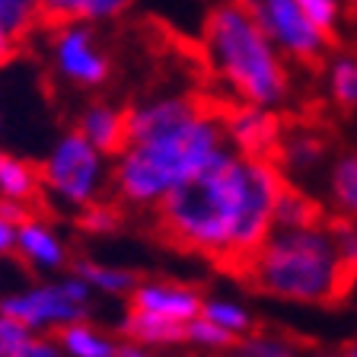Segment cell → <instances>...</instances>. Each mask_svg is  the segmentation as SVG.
I'll use <instances>...</instances> for the list:
<instances>
[{"mask_svg":"<svg viewBox=\"0 0 357 357\" xmlns=\"http://www.w3.org/2000/svg\"><path fill=\"white\" fill-rule=\"evenodd\" d=\"M338 357H357V342H354V344H348V348H344Z\"/></svg>","mask_w":357,"mask_h":357,"instance_id":"cell-35","label":"cell"},{"mask_svg":"<svg viewBox=\"0 0 357 357\" xmlns=\"http://www.w3.org/2000/svg\"><path fill=\"white\" fill-rule=\"evenodd\" d=\"M16 249V223H10L7 217H0V261L10 259Z\"/></svg>","mask_w":357,"mask_h":357,"instance_id":"cell-32","label":"cell"},{"mask_svg":"<svg viewBox=\"0 0 357 357\" xmlns=\"http://www.w3.org/2000/svg\"><path fill=\"white\" fill-rule=\"evenodd\" d=\"M243 275L265 297L303 306L335 303L354 284V275L335 252L326 223L275 230L245 259Z\"/></svg>","mask_w":357,"mask_h":357,"instance_id":"cell-4","label":"cell"},{"mask_svg":"<svg viewBox=\"0 0 357 357\" xmlns=\"http://www.w3.org/2000/svg\"><path fill=\"white\" fill-rule=\"evenodd\" d=\"M0 26L26 38L38 26V0H0Z\"/></svg>","mask_w":357,"mask_h":357,"instance_id":"cell-26","label":"cell"},{"mask_svg":"<svg viewBox=\"0 0 357 357\" xmlns=\"http://www.w3.org/2000/svg\"><path fill=\"white\" fill-rule=\"evenodd\" d=\"M204 102L185 93H166V96H153L144 102H134L125 109V128H128V144H141L147 137L176 128L178 121L192 119Z\"/></svg>","mask_w":357,"mask_h":357,"instance_id":"cell-12","label":"cell"},{"mask_svg":"<svg viewBox=\"0 0 357 357\" xmlns=\"http://www.w3.org/2000/svg\"><path fill=\"white\" fill-rule=\"evenodd\" d=\"M20 45H22L20 36H13L10 29H3V26H0V67H7L10 61L20 54Z\"/></svg>","mask_w":357,"mask_h":357,"instance_id":"cell-31","label":"cell"},{"mask_svg":"<svg viewBox=\"0 0 357 357\" xmlns=\"http://www.w3.org/2000/svg\"><path fill=\"white\" fill-rule=\"evenodd\" d=\"M223 134L227 144L245 156H275L284 128L275 109L239 102L230 112H223Z\"/></svg>","mask_w":357,"mask_h":357,"instance_id":"cell-11","label":"cell"},{"mask_svg":"<svg viewBox=\"0 0 357 357\" xmlns=\"http://www.w3.org/2000/svg\"><path fill=\"white\" fill-rule=\"evenodd\" d=\"M119 335L131 338V342H141L147 348H176V344H185V326H176L169 319H160V316H150V312H137L128 310L119 322Z\"/></svg>","mask_w":357,"mask_h":357,"instance_id":"cell-18","label":"cell"},{"mask_svg":"<svg viewBox=\"0 0 357 357\" xmlns=\"http://www.w3.org/2000/svg\"><path fill=\"white\" fill-rule=\"evenodd\" d=\"M0 217H7L10 223H20L29 217V208H26V204H16V201H0Z\"/></svg>","mask_w":357,"mask_h":357,"instance_id":"cell-34","label":"cell"},{"mask_svg":"<svg viewBox=\"0 0 357 357\" xmlns=\"http://www.w3.org/2000/svg\"><path fill=\"white\" fill-rule=\"evenodd\" d=\"M328 233H332L335 252L344 261L351 275L357 278V220H348V217H338L335 223H326Z\"/></svg>","mask_w":357,"mask_h":357,"instance_id":"cell-29","label":"cell"},{"mask_svg":"<svg viewBox=\"0 0 357 357\" xmlns=\"http://www.w3.org/2000/svg\"><path fill=\"white\" fill-rule=\"evenodd\" d=\"M245 7L287 64H316L326 58L332 36L300 10L297 0H245Z\"/></svg>","mask_w":357,"mask_h":357,"instance_id":"cell-7","label":"cell"},{"mask_svg":"<svg viewBox=\"0 0 357 357\" xmlns=\"http://www.w3.org/2000/svg\"><path fill=\"white\" fill-rule=\"evenodd\" d=\"M42 172V195L61 211H83L93 201L105 198L112 185V156L96 150L80 131H64L54 137L45 160L38 163Z\"/></svg>","mask_w":357,"mask_h":357,"instance_id":"cell-5","label":"cell"},{"mask_svg":"<svg viewBox=\"0 0 357 357\" xmlns=\"http://www.w3.org/2000/svg\"><path fill=\"white\" fill-rule=\"evenodd\" d=\"M354 3H357V0H354Z\"/></svg>","mask_w":357,"mask_h":357,"instance_id":"cell-37","label":"cell"},{"mask_svg":"<svg viewBox=\"0 0 357 357\" xmlns=\"http://www.w3.org/2000/svg\"><path fill=\"white\" fill-rule=\"evenodd\" d=\"M74 128L96 150H102L105 156H119L128 144L125 109L115 105V102H109V99H93L89 105H83V112L77 115Z\"/></svg>","mask_w":357,"mask_h":357,"instance_id":"cell-13","label":"cell"},{"mask_svg":"<svg viewBox=\"0 0 357 357\" xmlns=\"http://www.w3.org/2000/svg\"><path fill=\"white\" fill-rule=\"evenodd\" d=\"M42 198V172L36 163L13 153H0V201L36 204Z\"/></svg>","mask_w":357,"mask_h":357,"instance_id":"cell-17","label":"cell"},{"mask_svg":"<svg viewBox=\"0 0 357 357\" xmlns=\"http://www.w3.org/2000/svg\"><path fill=\"white\" fill-rule=\"evenodd\" d=\"M115 357H156V351H153V348H147V344H141V342L121 338L119 348H115Z\"/></svg>","mask_w":357,"mask_h":357,"instance_id":"cell-33","label":"cell"},{"mask_svg":"<svg viewBox=\"0 0 357 357\" xmlns=\"http://www.w3.org/2000/svg\"><path fill=\"white\" fill-rule=\"evenodd\" d=\"M0 357H61V348L52 335L29 332L13 342H0Z\"/></svg>","mask_w":357,"mask_h":357,"instance_id":"cell-28","label":"cell"},{"mask_svg":"<svg viewBox=\"0 0 357 357\" xmlns=\"http://www.w3.org/2000/svg\"><path fill=\"white\" fill-rule=\"evenodd\" d=\"M74 275L93 290V297H115V300H128L134 284L141 281L137 271H131V268L105 265V261L96 259H80L74 265Z\"/></svg>","mask_w":357,"mask_h":357,"instance_id":"cell-19","label":"cell"},{"mask_svg":"<svg viewBox=\"0 0 357 357\" xmlns=\"http://www.w3.org/2000/svg\"><path fill=\"white\" fill-rule=\"evenodd\" d=\"M0 128H3V119H0Z\"/></svg>","mask_w":357,"mask_h":357,"instance_id":"cell-36","label":"cell"},{"mask_svg":"<svg viewBox=\"0 0 357 357\" xmlns=\"http://www.w3.org/2000/svg\"><path fill=\"white\" fill-rule=\"evenodd\" d=\"M326 185L335 211L348 220H357V150L335 156L332 166H328Z\"/></svg>","mask_w":357,"mask_h":357,"instance_id":"cell-20","label":"cell"},{"mask_svg":"<svg viewBox=\"0 0 357 357\" xmlns=\"http://www.w3.org/2000/svg\"><path fill=\"white\" fill-rule=\"evenodd\" d=\"M223 147V112L201 105L192 119L178 121L169 131L141 144H125L119 156H112L109 192L125 208H156L172 188L208 169Z\"/></svg>","mask_w":357,"mask_h":357,"instance_id":"cell-2","label":"cell"},{"mask_svg":"<svg viewBox=\"0 0 357 357\" xmlns=\"http://www.w3.org/2000/svg\"><path fill=\"white\" fill-rule=\"evenodd\" d=\"M284 188L287 178L271 156H245L227 144L208 169L156 204V223L178 249L243 268L275 233Z\"/></svg>","mask_w":357,"mask_h":357,"instance_id":"cell-1","label":"cell"},{"mask_svg":"<svg viewBox=\"0 0 357 357\" xmlns=\"http://www.w3.org/2000/svg\"><path fill=\"white\" fill-rule=\"evenodd\" d=\"M13 255H20L22 265L45 278L64 275L70 268V245H67L64 233L58 230V223H52L48 217L32 214V211L26 220L16 223Z\"/></svg>","mask_w":357,"mask_h":357,"instance_id":"cell-10","label":"cell"},{"mask_svg":"<svg viewBox=\"0 0 357 357\" xmlns=\"http://www.w3.org/2000/svg\"><path fill=\"white\" fill-rule=\"evenodd\" d=\"M233 335H227L223 328H217L214 322H208L204 316H195L192 322H185V344L198 351H230L233 348Z\"/></svg>","mask_w":357,"mask_h":357,"instance_id":"cell-27","label":"cell"},{"mask_svg":"<svg viewBox=\"0 0 357 357\" xmlns=\"http://www.w3.org/2000/svg\"><path fill=\"white\" fill-rule=\"evenodd\" d=\"M227 357H300L297 344L275 332H249L243 338L233 342V348L227 351Z\"/></svg>","mask_w":357,"mask_h":357,"instance_id":"cell-24","label":"cell"},{"mask_svg":"<svg viewBox=\"0 0 357 357\" xmlns=\"http://www.w3.org/2000/svg\"><path fill=\"white\" fill-rule=\"evenodd\" d=\"M89 306H93V290L74 275H52L42 281L29 284L22 290H10L0 297V312L20 319L29 332L48 335L70 322L89 319Z\"/></svg>","mask_w":357,"mask_h":357,"instance_id":"cell-6","label":"cell"},{"mask_svg":"<svg viewBox=\"0 0 357 357\" xmlns=\"http://www.w3.org/2000/svg\"><path fill=\"white\" fill-rule=\"evenodd\" d=\"M198 316H204L208 322H214L217 328H223L233 338H243V335L255 332V312L243 300H233V297H204Z\"/></svg>","mask_w":357,"mask_h":357,"instance_id":"cell-21","label":"cell"},{"mask_svg":"<svg viewBox=\"0 0 357 357\" xmlns=\"http://www.w3.org/2000/svg\"><path fill=\"white\" fill-rule=\"evenodd\" d=\"M201 45L214 77L245 105L281 109L290 99V64L252 20L245 0H223L204 20Z\"/></svg>","mask_w":357,"mask_h":357,"instance_id":"cell-3","label":"cell"},{"mask_svg":"<svg viewBox=\"0 0 357 357\" xmlns=\"http://www.w3.org/2000/svg\"><path fill=\"white\" fill-rule=\"evenodd\" d=\"M328 96L335 99V105L354 112L357 109V58L354 54H338L328 61V74H326Z\"/></svg>","mask_w":357,"mask_h":357,"instance_id":"cell-23","label":"cell"},{"mask_svg":"<svg viewBox=\"0 0 357 357\" xmlns=\"http://www.w3.org/2000/svg\"><path fill=\"white\" fill-rule=\"evenodd\" d=\"M271 160L284 172V178H306L310 172H316L326 163V141H322L319 134L306 131V128L290 131V134L284 131Z\"/></svg>","mask_w":357,"mask_h":357,"instance_id":"cell-15","label":"cell"},{"mask_svg":"<svg viewBox=\"0 0 357 357\" xmlns=\"http://www.w3.org/2000/svg\"><path fill=\"white\" fill-rule=\"evenodd\" d=\"M322 223V208L300 188H284L275 204V230H303Z\"/></svg>","mask_w":357,"mask_h":357,"instance_id":"cell-22","label":"cell"},{"mask_svg":"<svg viewBox=\"0 0 357 357\" xmlns=\"http://www.w3.org/2000/svg\"><path fill=\"white\" fill-rule=\"evenodd\" d=\"M297 3L322 32L335 36L338 22H342V13H344V0H297Z\"/></svg>","mask_w":357,"mask_h":357,"instance_id":"cell-30","label":"cell"},{"mask_svg":"<svg viewBox=\"0 0 357 357\" xmlns=\"http://www.w3.org/2000/svg\"><path fill=\"white\" fill-rule=\"evenodd\" d=\"M121 223H125L121 204L109 198H99L89 208L77 211V230L86 233V236H112V233L121 230Z\"/></svg>","mask_w":357,"mask_h":357,"instance_id":"cell-25","label":"cell"},{"mask_svg":"<svg viewBox=\"0 0 357 357\" xmlns=\"http://www.w3.org/2000/svg\"><path fill=\"white\" fill-rule=\"evenodd\" d=\"M134 7V0H38V26H64V22H86L105 26L115 22Z\"/></svg>","mask_w":357,"mask_h":357,"instance_id":"cell-14","label":"cell"},{"mask_svg":"<svg viewBox=\"0 0 357 357\" xmlns=\"http://www.w3.org/2000/svg\"><path fill=\"white\" fill-rule=\"evenodd\" d=\"M52 64L61 80L77 89H99L112 77V58L96 36V26L86 22H64L52 26Z\"/></svg>","mask_w":357,"mask_h":357,"instance_id":"cell-8","label":"cell"},{"mask_svg":"<svg viewBox=\"0 0 357 357\" xmlns=\"http://www.w3.org/2000/svg\"><path fill=\"white\" fill-rule=\"evenodd\" d=\"M204 294L188 281H172V278H141L128 294V310L150 312L160 319H169L176 326H185L201 312Z\"/></svg>","mask_w":357,"mask_h":357,"instance_id":"cell-9","label":"cell"},{"mask_svg":"<svg viewBox=\"0 0 357 357\" xmlns=\"http://www.w3.org/2000/svg\"><path fill=\"white\" fill-rule=\"evenodd\" d=\"M54 342L61 348V357H115L119 338L105 332L102 326L89 319L70 322V326L54 332Z\"/></svg>","mask_w":357,"mask_h":357,"instance_id":"cell-16","label":"cell"}]
</instances>
